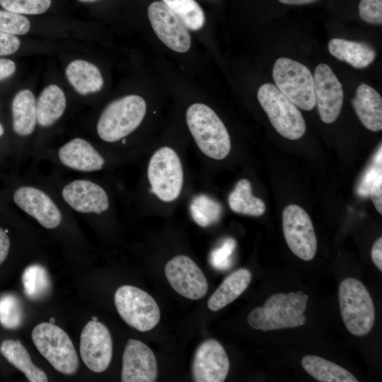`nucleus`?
Segmentation results:
<instances>
[{
    "instance_id": "nucleus-1",
    "label": "nucleus",
    "mask_w": 382,
    "mask_h": 382,
    "mask_svg": "<svg viewBox=\"0 0 382 382\" xmlns=\"http://www.w3.org/2000/svg\"><path fill=\"white\" fill-rule=\"evenodd\" d=\"M186 122L195 144L206 156L222 160L229 154V134L210 107L200 103L190 105L186 112Z\"/></svg>"
},
{
    "instance_id": "nucleus-2",
    "label": "nucleus",
    "mask_w": 382,
    "mask_h": 382,
    "mask_svg": "<svg viewBox=\"0 0 382 382\" xmlns=\"http://www.w3.org/2000/svg\"><path fill=\"white\" fill-rule=\"evenodd\" d=\"M146 112L144 99L127 95L108 104L97 123V133L104 141L112 143L124 139L141 123Z\"/></svg>"
},
{
    "instance_id": "nucleus-3",
    "label": "nucleus",
    "mask_w": 382,
    "mask_h": 382,
    "mask_svg": "<svg viewBox=\"0 0 382 382\" xmlns=\"http://www.w3.org/2000/svg\"><path fill=\"white\" fill-rule=\"evenodd\" d=\"M339 305L342 319L348 331L357 336L367 335L375 321L372 299L358 279H345L339 286Z\"/></svg>"
},
{
    "instance_id": "nucleus-4",
    "label": "nucleus",
    "mask_w": 382,
    "mask_h": 382,
    "mask_svg": "<svg viewBox=\"0 0 382 382\" xmlns=\"http://www.w3.org/2000/svg\"><path fill=\"white\" fill-rule=\"evenodd\" d=\"M147 178L152 193L161 201L171 202L178 198L184 183L180 158L173 149L161 146L151 156Z\"/></svg>"
},
{
    "instance_id": "nucleus-5",
    "label": "nucleus",
    "mask_w": 382,
    "mask_h": 382,
    "mask_svg": "<svg viewBox=\"0 0 382 382\" xmlns=\"http://www.w3.org/2000/svg\"><path fill=\"white\" fill-rule=\"evenodd\" d=\"M32 340L40 353L57 371L74 374L79 359L69 336L61 328L50 322L37 325L32 331Z\"/></svg>"
},
{
    "instance_id": "nucleus-6",
    "label": "nucleus",
    "mask_w": 382,
    "mask_h": 382,
    "mask_svg": "<svg viewBox=\"0 0 382 382\" xmlns=\"http://www.w3.org/2000/svg\"><path fill=\"white\" fill-rule=\"evenodd\" d=\"M257 99L272 125L282 137L295 140L306 132L305 120L296 106L272 83L262 84Z\"/></svg>"
},
{
    "instance_id": "nucleus-7",
    "label": "nucleus",
    "mask_w": 382,
    "mask_h": 382,
    "mask_svg": "<svg viewBox=\"0 0 382 382\" xmlns=\"http://www.w3.org/2000/svg\"><path fill=\"white\" fill-rule=\"evenodd\" d=\"M272 76L277 88L296 106L304 110L315 107L313 76L307 66L281 57L274 62Z\"/></svg>"
},
{
    "instance_id": "nucleus-8",
    "label": "nucleus",
    "mask_w": 382,
    "mask_h": 382,
    "mask_svg": "<svg viewBox=\"0 0 382 382\" xmlns=\"http://www.w3.org/2000/svg\"><path fill=\"white\" fill-rule=\"evenodd\" d=\"M114 301L122 320L140 332L151 330L160 320L157 303L150 294L138 287L120 286L115 291Z\"/></svg>"
},
{
    "instance_id": "nucleus-9",
    "label": "nucleus",
    "mask_w": 382,
    "mask_h": 382,
    "mask_svg": "<svg viewBox=\"0 0 382 382\" xmlns=\"http://www.w3.org/2000/svg\"><path fill=\"white\" fill-rule=\"evenodd\" d=\"M282 228L291 252L303 260H311L316 253L317 239L307 212L296 204L288 205L282 214Z\"/></svg>"
},
{
    "instance_id": "nucleus-10",
    "label": "nucleus",
    "mask_w": 382,
    "mask_h": 382,
    "mask_svg": "<svg viewBox=\"0 0 382 382\" xmlns=\"http://www.w3.org/2000/svg\"><path fill=\"white\" fill-rule=\"evenodd\" d=\"M79 349L88 369L96 373L105 371L112 356V341L108 328L98 320L88 321L81 333Z\"/></svg>"
},
{
    "instance_id": "nucleus-11",
    "label": "nucleus",
    "mask_w": 382,
    "mask_h": 382,
    "mask_svg": "<svg viewBox=\"0 0 382 382\" xmlns=\"http://www.w3.org/2000/svg\"><path fill=\"white\" fill-rule=\"evenodd\" d=\"M164 271L170 286L180 295L198 300L207 294V279L198 265L188 256L173 257L166 263Z\"/></svg>"
},
{
    "instance_id": "nucleus-12",
    "label": "nucleus",
    "mask_w": 382,
    "mask_h": 382,
    "mask_svg": "<svg viewBox=\"0 0 382 382\" xmlns=\"http://www.w3.org/2000/svg\"><path fill=\"white\" fill-rule=\"evenodd\" d=\"M148 16L156 35L168 48L180 53L190 50L191 37L187 28L163 2L151 3Z\"/></svg>"
},
{
    "instance_id": "nucleus-13",
    "label": "nucleus",
    "mask_w": 382,
    "mask_h": 382,
    "mask_svg": "<svg viewBox=\"0 0 382 382\" xmlns=\"http://www.w3.org/2000/svg\"><path fill=\"white\" fill-rule=\"evenodd\" d=\"M314 96L321 120L332 123L338 117L343 104L342 86L332 69L318 64L314 71Z\"/></svg>"
},
{
    "instance_id": "nucleus-14",
    "label": "nucleus",
    "mask_w": 382,
    "mask_h": 382,
    "mask_svg": "<svg viewBox=\"0 0 382 382\" xmlns=\"http://www.w3.org/2000/svg\"><path fill=\"white\" fill-rule=\"evenodd\" d=\"M229 368L227 354L217 340H206L197 348L192 364V374L195 381H224Z\"/></svg>"
},
{
    "instance_id": "nucleus-15",
    "label": "nucleus",
    "mask_w": 382,
    "mask_h": 382,
    "mask_svg": "<svg viewBox=\"0 0 382 382\" xmlns=\"http://www.w3.org/2000/svg\"><path fill=\"white\" fill-rule=\"evenodd\" d=\"M158 376L157 361L144 342L129 339L122 355V382H154Z\"/></svg>"
},
{
    "instance_id": "nucleus-16",
    "label": "nucleus",
    "mask_w": 382,
    "mask_h": 382,
    "mask_svg": "<svg viewBox=\"0 0 382 382\" xmlns=\"http://www.w3.org/2000/svg\"><path fill=\"white\" fill-rule=\"evenodd\" d=\"M13 200L21 209L46 228H55L62 221L57 206L48 195L38 188L20 187L13 194Z\"/></svg>"
},
{
    "instance_id": "nucleus-17",
    "label": "nucleus",
    "mask_w": 382,
    "mask_h": 382,
    "mask_svg": "<svg viewBox=\"0 0 382 382\" xmlns=\"http://www.w3.org/2000/svg\"><path fill=\"white\" fill-rule=\"evenodd\" d=\"M62 195L75 211L100 214L109 208L105 190L99 185L86 180H75L64 187Z\"/></svg>"
},
{
    "instance_id": "nucleus-18",
    "label": "nucleus",
    "mask_w": 382,
    "mask_h": 382,
    "mask_svg": "<svg viewBox=\"0 0 382 382\" xmlns=\"http://www.w3.org/2000/svg\"><path fill=\"white\" fill-rule=\"evenodd\" d=\"M247 320L256 330L269 331L303 325L306 316L295 308L264 306L252 310Z\"/></svg>"
},
{
    "instance_id": "nucleus-19",
    "label": "nucleus",
    "mask_w": 382,
    "mask_h": 382,
    "mask_svg": "<svg viewBox=\"0 0 382 382\" xmlns=\"http://www.w3.org/2000/svg\"><path fill=\"white\" fill-rule=\"evenodd\" d=\"M58 156L64 166L81 172L98 171L105 164L100 154L88 141L81 138L73 139L64 144L59 149Z\"/></svg>"
},
{
    "instance_id": "nucleus-20",
    "label": "nucleus",
    "mask_w": 382,
    "mask_h": 382,
    "mask_svg": "<svg viewBox=\"0 0 382 382\" xmlns=\"http://www.w3.org/2000/svg\"><path fill=\"white\" fill-rule=\"evenodd\" d=\"M352 106L362 125L368 129H382V98L372 87L361 83L352 100Z\"/></svg>"
},
{
    "instance_id": "nucleus-21",
    "label": "nucleus",
    "mask_w": 382,
    "mask_h": 382,
    "mask_svg": "<svg viewBox=\"0 0 382 382\" xmlns=\"http://www.w3.org/2000/svg\"><path fill=\"white\" fill-rule=\"evenodd\" d=\"M250 281L251 273L247 269L241 268L230 274L209 297V309L217 311L233 302L248 288Z\"/></svg>"
},
{
    "instance_id": "nucleus-22",
    "label": "nucleus",
    "mask_w": 382,
    "mask_h": 382,
    "mask_svg": "<svg viewBox=\"0 0 382 382\" xmlns=\"http://www.w3.org/2000/svg\"><path fill=\"white\" fill-rule=\"evenodd\" d=\"M328 50L332 56L356 69L368 66L376 57V52L368 44L342 38L331 39Z\"/></svg>"
},
{
    "instance_id": "nucleus-23",
    "label": "nucleus",
    "mask_w": 382,
    "mask_h": 382,
    "mask_svg": "<svg viewBox=\"0 0 382 382\" xmlns=\"http://www.w3.org/2000/svg\"><path fill=\"white\" fill-rule=\"evenodd\" d=\"M65 73L70 84L81 95L98 92L103 87V79L99 69L87 61H72Z\"/></svg>"
},
{
    "instance_id": "nucleus-24",
    "label": "nucleus",
    "mask_w": 382,
    "mask_h": 382,
    "mask_svg": "<svg viewBox=\"0 0 382 382\" xmlns=\"http://www.w3.org/2000/svg\"><path fill=\"white\" fill-rule=\"evenodd\" d=\"M66 105V96L62 89L55 84L47 86L36 103L38 125L43 127L52 125L62 116Z\"/></svg>"
},
{
    "instance_id": "nucleus-25",
    "label": "nucleus",
    "mask_w": 382,
    "mask_h": 382,
    "mask_svg": "<svg viewBox=\"0 0 382 382\" xmlns=\"http://www.w3.org/2000/svg\"><path fill=\"white\" fill-rule=\"evenodd\" d=\"M13 129L20 136L33 133L36 125V100L28 89L20 91L14 96L12 105Z\"/></svg>"
},
{
    "instance_id": "nucleus-26",
    "label": "nucleus",
    "mask_w": 382,
    "mask_h": 382,
    "mask_svg": "<svg viewBox=\"0 0 382 382\" xmlns=\"http://www.w3.org/2000/svg\"><path fill=\"white\" fill-rule=\"evenodd\" d=\"M0 351L9 363L25 374L29 381H47L46 374L33 363L28 352L19 340L3 341Z\"/></svg>"
},
{
    "instance_id": "nucleus-27",
    "label": "nucleus",
    "mask_w": 382,
    "mask_h": 382,
    "mask_svg": "<svg viewBox=\"0 0 382 382\" xmlns=\"http://www.w3.org/2000/svg\"><path fill=\"white\" fill-rule=\"evenodd\" d=\"M303 369L321 382H357L345 368L318 356L307 355L301 359Z\"/></svg>"
},
{
    "instance_id": "nucleus-28",
    "label": "nucleus",
    "mask_w": 382,
    "mask_h": 382,
    "mask_svg": "<svg viewBox=\"0 0 382 382\" xmlns=\"http://www.w3.org/2000/svg\"><path fill=\"white\" fill-rule=\"evenodd\" d=\"M230 209L238 214L259 216L265 212L264 202L253 195L252 187L247 179L240 180L228 198Z\"/></svg>"
},
{
    "instance_id": "nucleus-29",
    "label": "nucleus",
    "mask_w": 382,
    "mask_h": 382,
    "mask_svg": "<svg viewBox=\"0 0 382 382\" xmlns=\"http://www.w3.org/2000/svg\"><path fill=\"white\" fill-rule=\"evenodd\" d=\"M22 283L25 295L32 300L44 298L51 289L49 274L40 265H32L25 268L22 274Z\"/></svg>"
},
{
    "instance_id": "nucleus-30",
    "label": "nucleus",
    "mask_w": 382,
    "mask_h": 382,
    "mask_svg": "<svg viewBox=\"0 0 382 382\" xmlns=\"http://www.w3.org/2000/svg\"><path fill=\"white\" fill-rule=\"evenodd\" d=\"M191 30H200L205 22V16L201 6L195 0H162Z\"/></svg>"
},
{
    "instance_id": "nucleus-31",
    "label": "nucleus",
    "mask_w": 382,
    "mask_h": 382,
    "mask_svg": "<svg viewBox=\"0 0 382 382\" xmlns=\"http://www.w3.org/2000/svg\"><path fill=\"white\" fill-rule=\"evenodd\" d=\"M190 210L194 221L202 227L216 223L221 214V207L219 202L206 195H199L193 198Z\"/></svg>"
},
{
    "instance_id": "nucleus-32",
    "label": "nucleus",
    "mask_w": 382,
    "mask_h": 382,
    "mask_svg": "<svg viewBox=\"0 0 382 382\" xmlns=\"http://www.w3.org/2000/svg\"><path fill=\"white\" fill-rule=\"evenodd\" d=\"M23 320V309L19 299L14 294L0 296V324L6 329L19 328Z\"/></svg>"
},
{
    "instance_id": "nucleus-33",
    "label": "nucleus",
    "mask_w": 382,
    "mask_h": 382,
    "mask_svg": "<svg viewBox=\"0 0 382 382\" xmlns=\"http://www.w3.org/2000/svg\"><path fill=\"white\" fill-rule=\"evenodd\" d=\"M51 4V0H0V5L5 10L21 15L43 13Z\"/></svg>"
},
{
    "instance_id": "nucleus-34",
    "label": "nucleus",
    "mask_w": 382,
    "mask_h": 382,
    "mask_svg": "<svg viewBox=\"0 0 382 382\" xmlns=\"http://www.w3.org/2000/svg\"><path fill=\"white\" fill-rule=\"evenodd\" d=\"M308 299L307 294L302 291L290 292L289 294L279 293L271 296L265 303V306L280 308H292L304 313Z\"/></svg>"
},
{
    "instance_id": "nucleus-35",
    "label": "nucleus",
    "mask_w": 382,
    "mask_h": 382,
    "mask_svg": "<svg viewBox=\"0 0 382 382\" xmlns=\"http://www.w3.org/2000/svg\"><path fill=\"white\" fill-rule=\"evenodd\" d=\"M30 28V23L26 17L6 10H0V31L16 35H25Z\"/></svg>"
},
{
    "instance_id": "nucleus-36",
    "label": "nucleus",
    "mask_w": 382,
    "mask_h": 382,
    "mask_svg": "<svg viewBox=\"0 0 382 382\" xmlns=\"http://www.w3.org/2000/svg\"><path fill=\"white\" fill-rule=\"evenodd\" d=\"M236 243L231 238H226L222 244L215 248L211 253L210 262L212 266L217 270H226L231 264V255Z\"/></svg>"
},
{
    "instance_id": "nucleus-37",
    "label": "nucleus",
    "mask_w": 382,
    "mask_h": 382,
    "mask_svg": "<svg viewBox=\"0 0 382 382\" xmlns=\"http://www.w3.org/2000/svg\"><path fill=\"white\" fill-rule=\"evenodd\" d=\"M359 15L366 23L382 24V0H360Z\"/></svg>"
},
{
    "instance_id": "nucleus-38",
    "label": "nucleus",
    "mask_w": 382,
    "mask_h": 382,
    "mask_svg": "<svg viewBox=\"0 0 382 382\" xmlns=\"http://www.w3.org/2000/svg\"><path fill=\"white\" fill-rule=\"evenodd\" d=\"M381 146L376 154L374 163L366 170L358 187L357 192L360 196L365 197L369 195L370 189L376 178L381 173Z\"/></svg>"
},
{
    "instance_id": "nucleus-39",
    "label": "nucleus",
    "mask_w": 382,
    "mask_h": 382,
    "mask_svg": "<svg viewBox=\"0 0 382 382\" xmlns=\"http://www.w3.org/2000/svg\"><path fill=\"white\" fill-rule=\"evenodd\" d=\"M20 45L21 41L16 35L0 31V56L16 52Z\"/></svg>"
},
{
    "instance_id": "nucleus-40",
    "label": "nucleus",
    "mask_w": 382,
    "mask_h": 382,
    "mask_svg": "<svg viewBox=\"0 0 382 382\" xmlns=\"http://www.w3.org/2000/svg\"><path fill=\"white\" fill-rule=\"evenodd\" d=\"M369 195L376 210L382 214V173L374 180L370 189Z\"/></svg>"
},
{
    "instance_id": "nucleus-41",
    "label": "nucleus",
    "mask_w": 382,
    "mask_h": 382,
    "mask_svg": "<svg viewBox=\"0 0 382 382\" xmlns=\"http://www.w3.org/2000/svg\"><path fill=\"white\" fill-rule=\"evenodd\" d=\"M16 71L15 63L8 59L0 58V81L10 77Z\"/></svg>"
},
{
    "instance_id": "nucleus-42",
    "label": "nucleus",
    "mask_w": 382,
    "mask_h": 382,
    "mask_svg": "<svg viewBox=\"0 0 382 382\" xmlns=\"http://www.w3.org/2000/svg\"><path fill=\"white\" fill-rule=\"evenodd\" d=\"M371 259L373 262L382 271V238H378L373 245L371 249Z\"/></svg>"
},
{
    "instance_id": "nucleus-43",
    "label": "nucleus",
    "mask_w": 382,
    "mask_h": 382,
    "mask_svg": "<svg viewBox=\"0 0 382 382\" xmlns=\"http://www.w3.org/2000/svg\"><path fill=\"white\" fill-rule=\"evenodd\" d=\"M10 241L6 232L0 227V265L2 264L8 254Z\"/></svg>"
},
{
    "instance_id": "nucleus-44",
    "label": "nucleus",
    "mask_w": 382,
    "mask_h": 382,
    "mask_svg": "<svg viewBox=\"0 0 382 382\" xmlns=\"http://www.w3.org/2000/svg\"><path fill=\"white\" fill-rule=\"evenodd\" d=\"M280 3L287 5H303L313 3L318 0H278Z\"/></svg>"
},
{
    "instance_id": "nucleus-45",
    "label": "nucleus",
    "mask_w": 382,
    "mask_h": 382,
    "mask_svg": "<svg viewBox=\"0 0 382 382\" xmlns=\"http://www.w3.org/2000/svg\"><path fill=\"white\" fill-rule=\"evenodd\" d=\"M3 134H4V128H3V126L0 123V137L2 136Z\"/></svg>"
},
{
    "instance_id": "nucleus-46",
    "label": "nucleus",
    "mask_w": 382,
    "mask_h": 382,
    "mask_svg": "<svg viewBox=\"0 0 382 382\" xmlns=\"http://www.w3.org/2000/svg\"><path fill=\"white\" fill-rule=\"evenodd\" d=\"M79 1H82V2H93L98 0H79Z\"/></svg>"
},
{
    "instance_id": "nucleus-47",
    "label": "nucleus",
    "mask_w": 382,
    "mask_h": 382,
    "mask_svg": "<svg viewBox=\"0 0 382 382\" xmlns=\"http://www.w3.org/2000/svg\"><path fill=\"white\" fill-rule=\"evenodd\" d=\"M54 321H55V320L53 319V318H51V319L50 320V323H54Z\"/></svg>"
}]
</instances>
